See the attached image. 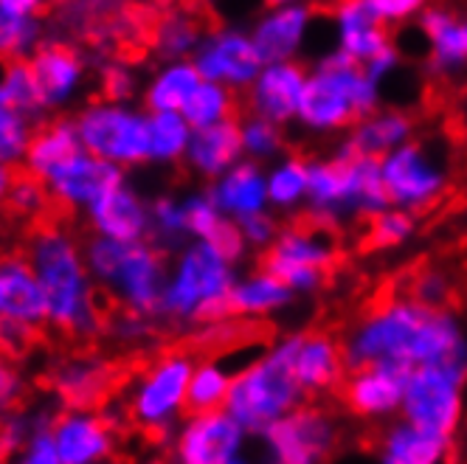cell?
Wrapping results in <instances>:
<instances>
[{"instance_id":"cell-1","label":"cell","mask_w":467,"mask_h":464,"mask_svg":"<svg viewBox=\"0 0 467 464\" xmlns=\"http://www.w3.org/2000/svg\"><path fill=\"white\" fill-rule=\"evenodd\" d=\"M347 369L391 363L400 369H467V333L448 307L431 310L411 295H394L360 315L341 341Z\"/></svg>"},{"instance_id":"cell-2","label":"cell","mask_w":467,"mask_h":464,"mask_svg":"<svg viewBox=\"0 0 467 464\" xmlns=\"http://www.w3.org/2000/svg\"><path fill=\"white\" fill-rule=\"evenodd\" d=\"M35 268L48 304V326L71 344H90L105 324L93 307V284L82 256V242L65 220L48 217L26 228V248H20Z\"/></svg>"},{"instance_id":"cell-3","label":"cell","mask_w":467,"mask_h":464,"mask_svg":"<svg viewBox=\"0 0 467 464\" xmlns=\"http://www.w3.org/2000/svg\"><path fill=\"white\" fill-rule=\"evenodd\" d=\"M380 110V85L341 48L327 51L307 74L296 121L327 136Z\"/></svg>"},{"instance_id":"cell-4","label":"cell","mask_w":467,"mask_h":464,"mask_svg":"<svg viewBox=\"0 0 467 464\" xmlns=\"http://www.w3.org/2000/svg\"><path fill=\"white\" fill-rule=\"evenodd\" d=\"M296 346L298 335L279 338L231 383L223 411L248 437H262L274 422L305 406V391L293 375Z\"/></svg>"},{"instance_id":"cell-5","label":"cell","mask_w":467,"mask_h":464,"mask_svg":"<svg viewBox=\"0 0 467 464\" xmlns=\"http://www.w3.org/2000/svg\"><path fill=\"white\" fill-rule=\"evenodd\" d=\"M313 222L336 225L352 217L372 220L389 209L380 160L338 150L332 158L307 160V201Z\"/></svg>"},{"instance_id":"cell-6","label":"cell","mask_w":467,"mask_h":464,"mask_svg":"<svg viewBox=\"0 0 467 464\" xmlns=\"http://www.w3.org/2000/svg\"><path fill=\"white\" fill-rule=\"evenodd\" d=\"M237 282L234 264L225 262L209 242H189L178 259L175 271L166 279L158 315L175 324H223L231 321L228 293Z\"/></svg>"},{"instance_id":"cell-7","label":"cell","mask_w":467,"mask_h":464,"mask_svg":"<svg viewBox=\"0 0 467 464\" xmlns=\"http://www.w3.org/2000/svg\"><path fill=\"white\" fill-rule=\"evenodd\" d=\"M197 360L200 357L192 349H170L141 369L127 403V419L147 439H163L172 430L175 419L183 417L186 391Z\"/></svg>"},{"instance_id":"cell-8","label":"cell","mask_w":467,"mask_h":464,"mask_svg":"<svg viewBox=\"0 0 467 464\" xmlns=\"http://www.w3.org/2000/svg\"><path fill=\"white\" fill-rule=\"evenodd\" d=\"M74 124L85 152L93 158L110 160L121 170L150 160V124L139 108L105 98L82 108Z\"/></svg>"},{"instance_id":"cell-9","label":"cell","mask_w":467,"mask_h":464,"mask_svg":"<svg viewBox=\"0 0 467 464\" xmlns=\"http://www.w3.org/2000/svg\"><path fill=\"white\" fill-rule=\"evenodd\" d=\"M332 262H336V240L329 228L318 222L282 228L274 245L262 251V271L276 276L293 295L318 290Z\"/></svg>"},{"instance_id":"cell-10","label":"cell","mask_w":467,"mask_h":464,"mask_svg":"<svg viewBox=\"0 0 467 464\" xmlns=\"http://www.w3.org/2000/svg\"><path fill=\"white\" fill-rule=\"evenodd\" d=\"M464 388H467V369L459 366L411 369L406 377L400 419L425 428L431 434H442L453 439L456 428L464 417Z\"/></svg>"},{"instance_id":"cell-11","label":"cell","mask_w":467,"mask_h":464,"mask_svg":"<svg viewBox=\"0 0 467 464\" xmlns=\"http://www.w3.org/2000/svg\"><path fill=\"white\" fill-rule=\"evenodd\" d=\"M380 175L389 206L414 217L437 206L448 191V167L422 141H409L380 158Z\"/></svg>"},{"instance_id":"cell-12","label":"cell","mask_w":467,"mask_h":464,"mask_svg":"<svg viewBox=\"0 0 467 464\" xmlns=\"http://www.w3.org/2000/svg\"><path fill=\"white\" fill-rule=\"evenodd\" d=\"M338 437V422L324 408L302 406L274 422L259 439L265 464H329Z\"/></svg>"},{"instance_id":"cell-13","label":"cell","mask_w":467,"mask_h":464,"mask_svg":"<svg viewBox=\"0 0 467 464\" xmlns=\"http://www.w3.org/2000/svg\"><path fill=\"white\" fill-rule=\"evenodd\" d=\"M192 65L203 82H214L237 93L254 85L265 62L251 40V31L217 28L200 40L192 54Z\"/></svg>"},{"instance_id":"cell-14","label":"cell","mask_w":467,"mask_h":464,"mask_svg":"<svg viewBox=\"0 0 467 464\" xmlns=\"http://www.w3.org/2000/svg\"><path fill=\"white\" fill-rule=\"evenodd\" d=\"M166 279H170V273H166V253H161L150 242H136L127 245V253L108 290H116V298L124 310L158 318Z\"/></svg>"},{"instance_id":"cell-15","label":"cell","mask_w":467,"mask_h":464,"mask_svg":"<svg viewBox=\"0 0 467 464\" xmlns=\"http://www.w3.org/2000/svg\"><path fill=\"white\" fill-rule=\"evenodd\" d=\"M119 380L121 375L113 363L90 352H77L65 357L51 372V388L68 406V411L105 408L119 388Z\"/></svg>"},{"instance_id":"cell-16","label":"cell","mask_w":467,"mask_h":464,"mask_svg":"<svg viewBox=\"0 0 467 464\" xmlns=\"http://www.w3.org/2000/svg\"><path fill=\"white\" fill-rule=\"evenodd\" d=\"M124 186V170L116 167L110 160L93 158L90 152H79L71 160H65L59 170H54L46 178V189L51 194V201L62 211L74 209H90L99 197H105L108 191Z\"/></svg>"},{"instance_id":"cell-17","label":"cell","mask_w":467,"mask_h":464,"mask_svg":"<svg viewBox=\"0 0 467 464\" xmlns=\"http://www.w3.org/2000/svg\"><path fill=\"white\" fill-rule=\"evenodd\" d=\"M248 434L225 411L186 417L175 439L178 464H228L245 448Z\"/></svg>"},{"instance_id":"cell-18","label":"cell","mask_w":467,"mask_h":464,"mask_svg":"<svg viewBox=\"0 0 467 464\" xmlns=\"http://www.w3.org/2000/svg\"><path fill=\"white\" fill-rule=\"evenodd\" d=\"M406 377H409V369L391 366V363H375V366L349 369V375L341 383L344 403L360 419L400 417Z\"/></svg>"},{"instance_id":"cell-19","label":"cell","mask_w":467,"mask_h":464,"mask_svg":"<svg viewBox=\"0 0 467 464\" xmlns=\"http://www.w3.org/2000/svg\"><path fill=\"white\" fill-rule=\"evenodd\" d=\"M307 74L310 71L298 62L262 65L259 77L245 90L248 93V113L271 121V124H279V127L296 121Z\"/></svg>"},{"instance_id":"cell-20","label":"cell","mask_w":467,"mask_h":464,"mask_svg":"<svg viewBox=\"0 0 467 464\" xmlns=\"http://www.w3.org/2000/svg\"><path fill=\"white\" fill-rule=\"evenodd\" d=\"M0 318L26 324L40 333L48 326L46 293L23 251L0 256Z\"/></svg>"},{"instance_id":"cell-21","label":"cell","mask_w":467,"mask_h":464,"mask_svg":"<svg viewBox=\"0 0 467 464\" xmlns=\"http://www.w3.org/2000/svg\"><path fill=\"white\" fill-rule=\"evenodd\" d=\"M43 110L68 108L85 85V59L65 43H43L28 59Z\"/></svg>"},{"instance_id":"cell-22","label":"cell","mask_w":467,"mask_h":464,"mask_svg":"<svg viewBox=\"0 0 467 464\" xmlns=\"http://www.w3.org/2000/svg\"><path fill=\"white\" fill-rule=\"evenodd\" d=\"M59 464H99L113 453V425L96 411H65L51 422Z\"/></svg>"},{"instance_id":"cell-23","label":"cell","mask_w":467,"mask_h":464,"mask_svg":"<svg viewBox=\"0 0 467 464\" xmlns=\"http://www.w3.org/2000/svg\"><path fill=\"white\" fill-rule=\"evenodd\" d=\"M313 26L310 4H293V6H274L265 12L254 28L251 40L265 65L271 62H296L298 51L305 48V40Z\"/></svg>"},{"instance_id":"cell-24","label":"cell","mask_w":467,"mask_h":464,"mask_svg":"<svg viewBox=\"0 0 467 464\" xmlns=\"http://www.w3.org/2000/svg\"><path fill=\"white\" fill-rule=\"evenodd\" d=\"M420 35L428 46V71L433 77L451 79L467 68L464 17L445 6H428L420 15Z\"/></svg>"},{"instance_id":"cell-25","label":"cell","mask_w":467,"mask_h":464,"mask_svg":"<svg viewBox=\"0 0 467 464\" xmlns=\"http://www.w3.org/2000/svg\"><path fill=\"white\" fill-rule=\"evenodd\" d=\"M88 220L96 237H108L124 245L147 242L150 237V206L127 186L99 197L88 209Z\"/></svg>"},{"instance_id":"cell-26","label":"cell","mask_w":467,"mask_h":464,"mask_svg":"<svg viewBox=\"0 0 467 464\" xmlns=\"http://www.w3.org/2000/svg\"><path fill=\"white\" fill-rule=\"evenodd\" d=\"M293 375L302 386L305 397H318L332 388H338L347 377V360L341 341L327 333H307L298 335Z\"/></svg>"},{"instance_id":"cell-27","label":"cell","mask_w":467,"mask_h":464,"mask_svg":"<svg viewBox=\"0 0 467 464\" xmlns=\"http://www.w3.org/2000/svg\"><path fill=\"white\" fill-rule=\"evenodd\" d=\"M209 201L214 209L234 222H243L254 214L268 211V186H265V170L254 160H240L237 167L212 180Z\"/></svg>"},{"instance_id":"cell-28","label":"cell","mask_w":467,"mask_h":464,"mask_svg":"<svg viewBox=\"0 0 467 464\" xmlns=\"http://www.w3.org/2000/svg\"><path fill=\"white\" fill-rule=\"evenodd\" d=\"M332 28H336V48L349 54L358 65L391 46L389 28L375 17L366 0H338L332 6Z\"/></svg>"},{"instance_id":"cell-29","label":"cell","mask_w":467,"mask_h":464,"mask_svg":"<svg viewBox=\"0 0 467 464\" xmlns=\"http://www.w3.org/2000/svg\"><path fill=\"white\" fill-rule=\"evenodd\" d=\"M183 160L206 180H217L220 175L234 170L240 160H245L240 141V121L231 119L206 129H194Z\"/></svg>"},{"instance_id":"cell-30","label":"cell","mask_w":467,"mask_h":464,"mask_svg":"<svg viewBox=\"0 0 467 464\" xmlns=\"http://www.w3.org/2000/svg\"><path fill=\"white\" fill-rule=\"evenodd\" d=\"M414 141V121L403 110H378L352 124L347 141L341 144L344 152L360 158H386L397 147Z\"/></svg>"},{"instance_id":"cell-31","label":"cell","mask_w":467,"mask_h":464,"mask_svg":"<svg viewBox=\"0 0 467 464\" xmlns=\"http://www.w3.org/2000/svg\"><path fill=\"white\" fill-rule=\"evenodd\" d=\"M451 437L431 434L406 419H394L378 442V456L383 464H442L451 450Z\"/></svg>"},{"instance_id":"cell-32","label":"cell","mask_w":467,"mask_h":464,"mask_svg":"<svg viewBox=\"0 0 467 464\" xmlns=\"http://www.w3.org/2000/svg\"><path fill=\"white\" fill-rule=\"evenodd\" d=\"M85 147L79 141V132L74 119H54L40 127H35V136L28 141L26 158H23V172L46 183V178L59 170L65 160L79 155Z\"/></svg>"},{"instance_id":"cell-33","label":"cell","mask_w":467,"mask_h":464,"mask_svg":"<svg viewBox=\"0 0 467 464\" xmlns=\"http://www.w3.org/2000/svg\"><path fill=\"white\" fill-rule=\"evenodd\" d=\"M293 302V293L268 271H254L231 284L228 293V313L231 318H265L271 313L285 310Z\"/></svg>"},{"instance_id":"cell-34","label":"cell","mask_w":467,"mask_h":464,"mask_svg":"<svg viewBox=\"0 0 467 464\" xmlns=\"http://www.w3.org/2000/svg\"><path fill=\"white\" fill-rule=\"evenodd\" d=\"M200 82L203 79H200L192 59H175L161 65L144 88L147 113H181Z\"/></svg>"},{"instance_id":"cell-35","label":"cell","mask_w":467,"mask_h":464,"mask_svg":"<svg viewBox=\"0 0 467 464\" xmlns=\"http://www.w3.org/2000/svg\"><path fill=\"white\" fill-rule=\"evenodd\" d=\"M268 186V209L293 211L307 201V160L287 155L279 158L274 167L265 172Z\"/></svg>"},{"instance_id":"cell-36","label":"cell","mask_w":467,"mask_h":464,"mask_svg":"<svg viewBox=\"0 0 467 464\" xmlns=\"http://www.w3.org/2000/svg\"><path fill=\"white\" fill-rule=\"evenodd\" d=\"M150 124V163H175L186 158L192 127L181 113H147Z\"/></svg>"},{"instance_id":"cell-37","label":"cell","mask_w":467,"mask_h":464,"mask_svg":"<svg viewBox=\"0 0 467 464\" xmlns=\"http://www.w3.org/2000/svg\"><path fill=\"white\" fill-rule=\"evenodd\" d=\"M234 113H237V96H234V90L214 82H200L186 108L181 110V116L189 121L192 129H206L231 121Z\"/></svg>"},{"instance_id":"cell-38","label":"cell","mask_w":467,"mask_h":464,"mask_svg":"<svg viewBox=\"0 0 467 464\" xmlns=\"http://www.w3.org/2000/svg\"><path fill=\"white\" fill-rule=\"evenodd\" d=\"M203 37H206V31H203V26H200L197 17L186 15V12H175V15L163 17L158 23L155 48L166 62L192 59V54L197 51V46Z\"/></svg>"},{"instance_id":"cell-39","label":"cell","mask_w":467,"mask_h":464,"mask_svg":"<svg viewBox=\"0 0 467 464\" xmlns=\"http://www.w3.org/2000/svg\"><path fill=\"white\" fill-rule=\"evenodd\" d=\"M43 46V26L37 17H15L0 12V62L28 59Z\"/></svg>"},{"instance_id":"cell-40","label":"cell","mask_w":467,"mask_h":464,"mask_svg":"<svg viewBox=\"0 0 467 464\" xmlns=\"http://www.w3.org/2000/svg\"><path fill=\"white\" fill-rule=\"evenodd\" d=\"M0 93H4V98L15 110H20L31 121L40 119V113H46L40 105L35 77H31L26 59L4 62V68H0Z\"/></svg>"},{"instance_id":"cell-41","label":"cell","mask_w":467,"mask_h":464,"mask_svg":"<svg viewBox=\"0 0 467 464\" xmlns=\"http://www.w3.org/2000/svg\"><path fill=\"white\" fill-rule=\"evenodd\" d=\"M31 136H35V121L15 110L0 93V163L20 167Z\"/></svg>"},{"instance_id":"cell-42","label":"cell","mask_w":467,"mask_h":464,"mask_svg":"<svg viewBox=\"0 0 467 464\" xmlns=\"http://www.w3.org/2000/svg\"><path fill=\"white\" fill-rule=\"evenodd\" d=\"M240 141H243V155L245 160L262 163L274 160L285 150V132L279 124H271L259 116H245L240 121Z\"/></svg>"},{"instance_id":"cell-43","label":"cell","mask_w":467,"mask_h":464,"mask_svg":"<svg viewBox=\"0 0 467 464\" xmlns=\"http://www.w3.org/2000/svg\"><path fill=\"white\" fill-rule=\"evenodd\" d=\"M417 231V220L409 211H400V209H386L380 214H375L372 220H366V248H375V251H389L397 248L411 240V234Z\"/></svg>"},{"instance_id":"cell-44","label":"cell","mask_w":467,"mask_h":464,"mask_svg":"<svg viewBox=\"0 0 467 464\" xmlns=\"http://www.w3.org/2000/svg\"><path fill=\"white\" fill-rule=\"evenodd\" d=\"M183 206V222H186V234L194 240H209L212 231L223 222V214L214 209V203L209 201V194H189L186 201H181Z\"/></svg>"},{"instance_id":"cell-45","label":"cell","mask_w":467,"mask_h":464,"mask_svg":"<svg viewBox=\"0 0 467 464\" xmlns=\"http://www.w3.org/2000/svg\"><path fill=\"white\" fill-rule=\"evenodd\" d=\"M51 422L54 419H46V417L31 422V437H28L26 453L20 456L17 464H59L54 437H51Z\"/></svg>"},{"instance_id":"cell-46","label":"cell","mask_w":467,"mask_h":464,"mask_svg":"<svg viewBox=\"0 0 467 464\" xmlns=\"http://www.w3.org/2000/svg\"><path fill=\"white\" fill-rule=\"evenodd\" d=\"M23 400V377L15 366V360L0 349V419L12 417Z\"/></svg>"},{"instance_id":"cell-47","label":"cell","mask_w":467,"mask_h":464,"mask_svg":"<svg viewBox=\"0 0 467 464\" xmlns=\"http://www.w3.org/2000/svg\"><path fill=\"white\" fill-rule=\"evenodd\" d=\"M366 4H369V9L386 28L397 23H409L428 9V0H366Z\"/></svg>"},{"instance_id":"cell-48","label":"cell","mask_w":467,"mask_h":464,"mask_svg":"<svg viewBox=\"0 0 467 464\" xmlns=\"http://www.w3.org/2000/svg\"><path fill=\"white\" fill-rule=\"evenodd\" d=\"M203 242H209L225 262H231V264H237L243 256H245V251H248V245H245V240H243V234H240V225L234 222V220H225L223 217V222L212 231V237L209 240H203Z\"/></svg>"},{"instance_id":"cell-49","label":"cell","mask_w":467,"mask_h":464,"mask_svg":"<svg viewBox=\"0 0 467 464\" xmlns=\"http://www.w3.org/2000/svg\"><path fill=\"white\" fill-rule=\"evenodd\" d=\"M237 225H240V234H243L245 245L254 248V251H268L274 245V240L279 237V231H282L268 211L254 214V217H248V220H243Z\"/></svg>"},{"instance_id":"cell-50","label":"cell","mask_w":467,"mask_h":464,"mask_svg":"<svg viewBox=\"0 0 467 464\" xmlns=\"http://www.w3.org/2000/svg\"><path fill=\"white\" fill-rule=\"evenodd\" d=\"M406 295H411L414 302H420L422 307L442 310L445 307V298H448V282L437 271H425L422 276H417L414 287Z\"/></svg>"},{"instance_id":"cell-51","label":"cell","mask_w":467,"mask_h":464,"mask_svg":"<svg viewBox=\"0 0 467 464\" xmlns=\"http://www.w3.org/2000/svg\"><path fill=\"white\" fill-rule=\"evenodd\" d=\"M360 68L366 71V77H369V79H375L378 85H383L397 68H400V48L391 43V46H386L380 54H375L369 62H363L360 65Z\"/></svg>"},{"instance_id":"cell-52","label":"cell","mask_w":467,"mask_h":464,"mask_svg":"<svg viewBox=\"0 0 467 464\" xmlns=\"http://www.w3.org/2000/svg\"><path fill=\"white\" fill-rule=\"evenodd\" d=\"M48 6V0H0V12L15 17H37Z\"/></svg>"},{"instance_id":"cell-53","label":"cell","mask_w":467,"mask_h":464,"mask_svg":"<svg viewBox=\"0 0 467 464\" xmlns=\"http://www.w3.org/2000/svg\"><path fill=\"white\" fill-rule=\"evenodd\" d=\"M15 180H17V167H6V163H0V206H6Z\"/></svg>"},{"instance_id":"cell-54","label":"cell","mask_w":467,"mask_h":464,"mask_svg":"<svg viewBox=\"0 0 467 464\" xmlns=\"http://www.w3.org/2000/svg\"><path fill=\"white\" fill-rule=\"evenodd\" d=\"M268 4V9H274V6H293V4H307V0H265Z\"/></svg>"},{"instance_id":"cell-55","label":"cell","mask_w":467,"mask_h":464,"mask_svg":"<svg viewBox=\"0 0 467 464\" xmlns=\"http://www.w3.org/2000/svg\"><path fill=\"white\" fill-rule=\"evenodd\" d=\"M228 464H254V461H251V459H248L245 453H240V456H234V459H231Z\"/></svg>"},{"instance_id":"cell-56","label":"cell","mask_w":467,"mask_h":464,"mask_svg":"<svg viewBox=\"0 0 467 464\" xmlns=\"http://www.w3.org/2000/svg\"><path fill=\"white\" fill-rule=\"evenodd\" d=\"M464 35H467V17H464Z\"/></svg>"}]
</instances>
